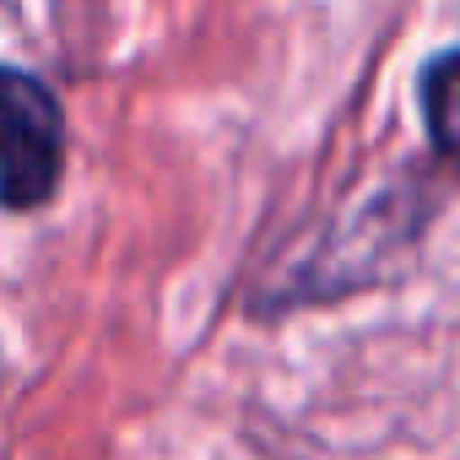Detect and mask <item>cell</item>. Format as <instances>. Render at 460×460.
<instances>
[{"instance_id": "obj_1", "label": "cell", "mask_w": 460, "mask_h": 460, "mask_svg": "<svg viewBox=\"0 0 460 460\" xmlns=\"http://www.w3.org/2000/svg\"><path fill=\"white\" fill-rule=\"evenodd\" d=\"M0 114H6V206L39 211L60 190L66 168V114L60 98L22 66L0 76Z\"/></svg>"}, {"instance_id": "obj_2", "label": "cell", "mask_w": 460, "mask_h": 460, "mask_svg": "<svg viewBox=\"0 0 460 460\" xmlns=\"http://www.w3.org/2000/svg\"><path fill=\"white\" fill-rule=\"evenodd\" d=\"M417 109H422V130L433 141L438 157L460 163V44L438 49L422 76H417Z\"/></svg>"}]
</instances>
